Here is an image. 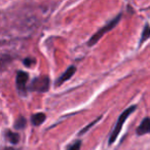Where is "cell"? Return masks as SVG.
<instances>
[{"label":"cell","mask_w":150,"mask_h":150,"mask_svg":"<svg viewBox=\"0 0 150 150\" xmlns=\"http://www.w3.org/2000/svg\"><path fill=\"white\" fill-rule=\"evenodd\" d=\"M135 110H136V106L135 105H133V106H131L127 109H125V110L120 114V116H119L118 119H117V122L115 123L114 129H113L112 133H111V135H110V138H109V144H110V145L115 142L116 138L118 137L119 133H120L121 129H122L123 123L125 122V120L127 119V117H129Z\"/></svg>","instance_id":"6da1fadb"},{"label":"cell","mask_w":150,"mask_h":150,"mask_svg":"<svg viewBox=\"0 0 150 150\" xmlns=\"http://www.w3.org/2000/svg\"><path fill=\"white\" fill-rule=\"evenodd\" d=\"M120 19H121V15H118L116 18H114L112 21L108 22V23H107L104 27H102L101 29H99L98 31H97L96 33H95L94 35L90 38V40H88V46H93L94 44H96L97 42H98L99 40H100L101 38H102L103 36L107 33V32H109L110 30H112L113 28H114L115 26L118 24V22L120 21Z\"/></svg>","instance_id":"7a4b0ae2"},{"label":"cell","mask_w":150,"mask_h":150,"mask_svg":"<svg viewBox=\"0 0 150 150\" xmlns=\"http://www.w3.org/2000/svg\"><path fill=\"white\" fill-rule=\"evenodd\" d=\"M28 90L38 93H45L50 90V78L47 76H40L33 79Z\"/></svg>","instance_id":"3957f363"},{"label":"cell","mask_w":150,"mask_h":150,"mask_svg":"<svg viewBox=\"0 0 150 150\" xmlns=\"http://www.w3.org/2000/svg\"><path fill=\"white\" fill-rule=\"evenodd\" d=\"M28 80H29V75L25 71H18L17 73V78H16V81H17V88L18 91L21 95L25 96L27 94V83Z\"/></svg>","instance_id":"277c9868"},{"label":"cell","mask_w":150,"mask_h":150,"mask_svg":"<svg viewBox=\"0 0 150 150\" xmlns=\"http://www.w3.org/2000/svg\"><path fill=\"white\" fill-rule=\"evenodd\" d=\"M76 72V67L75 66H70L68 69H67L66 71H65L64 73H63L62 75H61L60 77L57 79L56 83H54V86H62L64 82H66L67 80H69L71 77H72L73 75H74V73Z\"/></svg>","instance_id":"5b68a950"},{"label":"cell","mask_w":150,"mask_h":150,"mask_svg":"<svg viewBox=\"0 0 150 150\" xmlns=\"http://www.w3.org/2000/svg\"><path fill=\"white\" fill-rule=\"evenodd\" d=\"M137 135L143 136L146 134H150V117H145L140 123V125L137 129Z\"/></svg>","instance_id":"8992f818"},{"label":"cell","mask_w":150,"mask_h":150,"mask_svg":"<svg viewBox=\"0 0 150 150\" xmlns=\"http://www.w3.org/2000/svg\"><path fill=\"white\" fill-rule=\"evenodd\" d=\"M45 119H46V116L44 113H36V114L32 115V117H31L32 123H33V125H35V127H38V125H40L41 123H43L44 121H45Z\"/></svg>","instance_id":"52a82bcc"},{"label":"cell","mask_w":150,"mask_h":150,"mask_svg":"<svg viewBox=\"0 0 150 150\" xmlns=\"http://www.w3.org/2000/svg\"><path fill=\"white\" fill-rule=\"evenodd\" d=\"M5 137L6 139L11 142V144H18L20 141V135L18 133H13L11 131H6L5 133Z\"/></svg>","instance_id":"ba28073f"},{"label":"cell","mask_w":150,"mask_h":150,"mask_svg":"<svg viewBox=\"0 0 150 150\" xmlns=\"http://www.w3.org/2000/svg\"><path fill=\"white\" fill-rule=\"evenodd\" d=\"M150 37V26L148 24H146L143 28V31H142V35L140 38V44L144 43L146 40H148V38Z\"/></svg>","instance_id":"9c48e42d"},{"label":"cell","mask_w":150,"mask_h":150,"mask_svg":"<svg viewBox=\"0 0 150 150\" xmlns=\"http://www.w3.org/2000/svg\"><path fill=\"white\" fill-rule=\"evenodd\" d=\"M26 123H27V120H26L25 117L20 116L19 118L16 120L15 122V129H22L26 127Z\"/></svg>","instance_id":"30bf717a"},{"label":"cell","mask_w":150,"mask_h":150,"mask_svg":"<svg viewBox=\"0 0 150 150\" xmlns=\"http://www.w3.org/2000/svg\"><path fill=\"white\" fill-rule=\"evenodd\" d=\"M80 147H81V141L77 140V141L73 142L70 146H68L66 150H80Z\"/></svg>","instance_id":"8fae6325"},{"label":"cell","mask_w":150,"mask_h":150,"mask_svg":"<svg viewBox=\"0 0 150 150\" xmlns=\"http://www.w3.org/2000/svg\"><path fill=\"white\" fill-rule=\"evenodd\" d=\"M101 118V117H99V118H97L96 119V120H94V121H93V122L92 123H90V125H86V127H84V129H82V131L81 132H80V135H81V134H84V133H86V131H88V129H90V127H93V125H95V123H96L97 122V121H98L99 120V119H100Z\"/></svg>","instance_id":"7c38bea8"},{"label":"cell","mask_w":150,"mask_h":150,"mask_svg":"<svg viewBox=\"0 0 150 150\" xmlns=\"http://www.w3.org/2000/svg\"><path fill=\"white\" fill-rule=\"evenodd\" d=\"M34 63H35V61H34L32 58H27V59L24 60V64H25L27 67H30L31 65H33Z\"/></svg>","instance_id":"4fadbf2b"},{"label":"cell","mask_w":150,"mask_h":150,"mask_svg":"<svg viewBox=\"0 0 150 150\" xmlns=\"http://www.w3.org/2000/svg\"><path fill=\"white\" fill-rule=\"evenodd\" d=\"M3 150H15L13 148H4Z\"/></svg>","instance_id":"5bb4252c"}]
</instances>
